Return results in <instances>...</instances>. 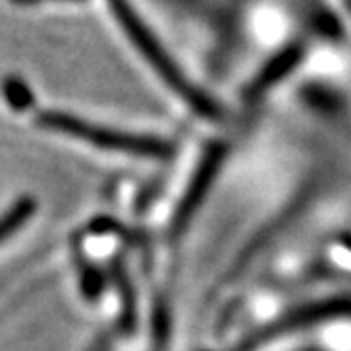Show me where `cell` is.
Wrapping results in <instances>:
<instances>
[{
  "label": "cell",
  "instance_id": "obj_1",
  "mask_svg": "<svg viewBox=\"0 0 351 351\" xmlns=\"http://www.w3.org/2000/svg\"><path fill=\"white\" fill-rule=\"evenodd\" d=\"M108 7L119 23V28L128 36L136 51L144 58L150 70L197 114L206 119L218 117V106L214 104V99H210L186 77V72L176 64L173 56L161 45V38L148 28L144 17L134 9L132 0H108Z\"/></svg>",
  "mask_w": 351,
  "mask_h": 351
},
{
  "label": "cell",
  "instance_id": "obj_2",
  "mask_svg": "<svg viewBox=\"0 0 351 351\" xmlns=\"http://www.w3.org/2000/svg\"><path fill=\"white\" fill-rule=\"evenodd\" d=\"M38 123L45 130H51L56 134L87 142L89 146L108 150V153H123L134 157H167L171 153V146L165 140L142 136V134H130V132H117L110 128L85 121L74 114L64 112H43L38 117Z\"/></svg>",
  "mask_w": 351,
  "mask_h": 351
},
{
  "label": "cell",
  "instance_id": "obj_3",
  "mask_svg": "<svg viewBox=\"0 0 351 351\" xmlns=\"http://www.w3.org/2000/svg\"><path fill=\"white\" fill-rule=\"evenodd\" d=\"M30 212H32V202H19L13 210H9L0 218V241L7 239L13 231H17V227L26 222Z\"/></svg>",
  "mask_w": 351,
  "mask_h": 351
},
{
  "label": "cell",
  "instance_id": "obj_4",
  "mask_svg": "<svg viewBox=\"0 0 351 351\" xmlns=\"http://www.w3.org/2000/svg\"><path fill=\"white\" fill-rule=\"evenodd\" d=\"M23 3H34V0H23Z\"/></svg>",
  "mask_w": 351,
  "mask_h": 351
}]
</instances>
